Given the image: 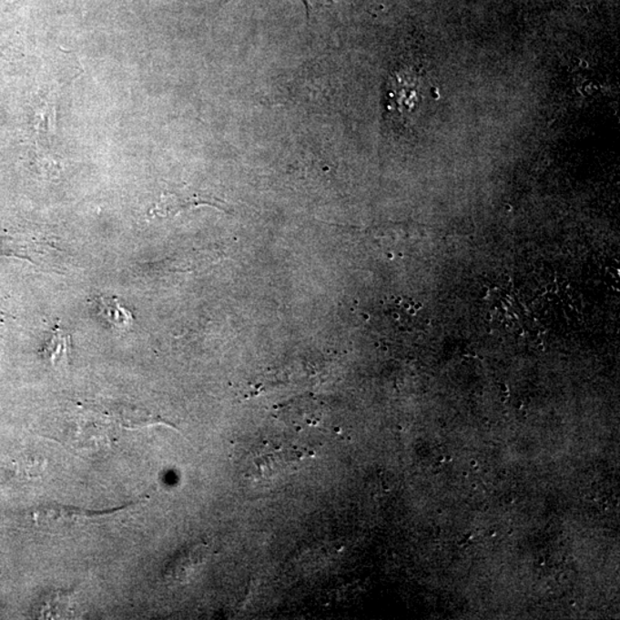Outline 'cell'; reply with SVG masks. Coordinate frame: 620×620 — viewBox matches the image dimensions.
<instances>
[{"instance_id": "3", "label": "cell", "mask_w": 620, "mask_h": 620, "mask_svg": "<svg viewBox=\"0 0 620 620\" xmlns=\"http://www.w3.org/2000/svg\"><path fill=\"white\" fill-rule=\"evenodd\" d=\"M70 337L64 330L56 329L50 344L46 347L47 358L54 366L61 362L68 363Z\"/></svg>"}, {"instance_id": "1", "label": "cell", "mask_w": 620, "mask_h": 620, "mask_svg": "<svg viewBox=\"0 0 620 620\" xmlns=\"http://www.w3.org/2000/svg\"><path fill=\"white\" fill-rule=\"evenodd\" d=\"M131 504H127L125 507L111 509V510H86L81 508L68 507V505L64 504H44L41 507L34 509L30 513V517L34 521L35 524L42 526H65V525H74L78 524L80 522L99 520V518H105L113 516L114 513L120 512H126L127 508H130Z\"/></svg>"}, {"instance_id": "2", "label": "cell", "mask_w": 620, "mask_h": 620, "mask_svg": "<svg viewBox=\"0 0 620 620\" xmlns=\"http://www.w3.org/2000/svg\"><path fill=\"white\" fill-rule=\"evenodd\" d=\"M199 205H210L221 208L219 201L213 198L196 195V193L166 192L162 195L159 204L151 210V214L160 218H168L178 214L180 210Z\"/></svg>"}]
</instances>
